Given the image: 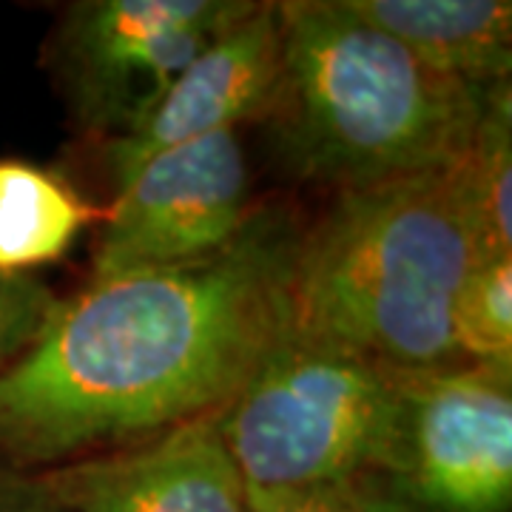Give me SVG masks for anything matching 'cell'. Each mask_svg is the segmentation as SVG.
Returning <instances> with one entry per match:
<instances>
[{
	"label": "cell",
	"instance_id": "cell-5",
	"mask_svg": "<svg viewBox=\"0 0 512 512\" xmlns=\"http://www.w3.org/2000/svg\"><path fill=\"white\" fill-rule=\"evenodd\" d=\"M256 0H77L49 40V66L74 123L117 140L146 120L168 83L248 15Z\"/></svg>",
	"mask_w": 512,
	"mask_h": 512
},
{
	"label": "cell",
	"instance_id": "cell-8",
	"mask_svg": "<svg viewBox=\"0 0 512 512\" xmlns=\"http://www.w3.org/2000/svg\"><path fill=\"white\" fill-rule=\"evenodd\" d=\"M282 77L279 3H254L248 15L222 29L168 89L146 120L126 137L109 140L106 168L114 188L168 148L237 131L268 117Z\"/></svg>",
	"mask_w": 512,
	"mask_h": 512
},
{
	"label": "cell",
	"instance_id": "cell-12",
	"mask_svg": "<svg viewBox=\"0 0 512 512\" xmlns=\"http://www.w3.org/2000/svg\"><path fill=\"white\" fill-rule=\"evenodd\" d=\"M461 188L484 256H512V92L510 80L487 89L473 143L458 163Z\"/></svg>",
	"mask_w": 512,
	"mask_h": 512
},
{
	"label": "cell",
	"instance_id": "cell-4",
	"mask_svg": "<svg viewBox=\"0 0 512 512\" xmlns=\"http://www.w3.org/2000/svg\"><path fill=\"white\" fill-rule=\"evenodd\" d=\"M217 424L251 512L311 501L407 510L396 495L404 453L399 370L282 336Z\"/></svg>",
	"mask_w": 512,
	"mask_h": 512
},
{
	"label": "cell",
	"instance_id": "cell-13",
	"mask_svg": "<svg viewBox=\"0 0 512 512\" xmlns=\"http://www.w3.org/2000/svg\"><path fill=\"white\" fill-rule=\"evenodd\" d=\"M453 336L464 365L512 373V256L481 259L458 293Z\"/></svg>",
	"mask_w": 512,
	"mask_h": 512
},
{
	"label": "cell",
	"instance_id": "cell-1",
	"mask_svg": "<svg viewBox=\"0 0 512 512\" xmlns=\"http://www.w3.org/2000/svg\"><path fill=\"white\" fill-rule=\"evenodd\" d=\"M302 228L259 205L217 254L60 299L0 370V461L52 470L220 413L285 336Z\"/></svg>",
	"mask_w": 512,
	"mask_h": 512
},
{
	"label": "cell",
	"instance_id": "cell-15",
	"mask_svg": "<svg viewBox=\"0 0 512 512\" xmlns=\"http://www.w3.org/2000/svg\"><path fill=\"white\" fill-rule=\"evenodd\" d=\"M0 512H66L43 473L0 461Z\"/></svg>",
	"mask_w": 512,
	"mask_h": 512
},
{
	"label": "cell",
	"instance_id": "cell-10",
	"mask_svg": "<svg viewBox=\"0 0 512 512\" xmlns=\"http://www.w3.org/2000/svg\"><path fill=\"white\" fill-rule=\"evenodd\" d=\"M430 72L473 86L510 80V0H339Z\"/></svg>",
	"mask_w": 512,
	"mask_h": 512
},
{
	"label": "cell",
	"instance_id": "cell-9",
	"mask_svg": "<svg viewBox=\"0 0 512 512\" xmlns=\"http://www.w3.org/2000/svg\"><path fill=\"white\" fill-rule=\"evenodd\" d=\"M43 478L66 512H251L217 413Z\"/></svg>",
	"mask_w": 512,
	"mask_h": 512
},
{
	"label": "cell",
	"instance_id": "cell-11",
	"mask_svg": "<svg viewBox=\"0 0 512 512\" xmlns=\"http://www.w3.org/2000/svg\"><path fill=\"white\" fill-rule=\"evenodd\" d=\"M92 208L55 171L0 160V271L26 274L72 248Z\"/></svg>",
	"mask_w": 512,
	"mask_h": 512
},
{
	"label": "cell",
	"instance_id": "cell-14",
	"mask_svg": "<svg viewBox=\"0 0 512 512\" xmlns=\"http://www.w3.org/2000/svg\"><path fill=\"white\" fill-rule=\"evenodd\" d=\"M57 302L55 293L35 276L0 271V370L32 348Z\"/></svg>",
	"mask_w": 512,
	"mask_h": 512
},
{
	"label": "cell",
	"instance_id": "cell-3",
	"mask_svg": "<svg viewBox=\"0 0 512 512\" xmlns=\"http://www.w3.org/2000/svg\"><path fill=\"white\" fill-rule=\"evenodd\" d=\"M265 123L282 168L333 191L444 171L473 143L487 89L430 72L339 0H285Z\"/></svg>",
	"mask_w": 512,
	"mask_h": 512
},
{
	"label": "cell",
	"instance_id": "cell-2",
	"mask_svg": "<svg viewBox=\"0 0 512 512\" xmlns=\"http://www.w3.org/2000/svg\"><path fill=\"white\" fill-rule=\"evenodd\" d=\"M481 259L458 163L336 191L296 242L285 336L350 350L399 373L464 367L453 313Z\"/></svg>",
	"mask_w": 512,
	"mask_h": 512
},
{
	"label": "cell",
	"instance_id": "cell-7",
	"mask_svg": "<svg viewBox=\"0 0 512 512\" xmlns=\"http://www.w3.org/2000/svg\"><path fill=\"white\" fill-rule=\"evenodd\" d=\"M510 376L478 365L404 373L402 507L510 512Z\"/></svg>",
	"mask_w": 512,
	"mask_h": 512
},
{
	"label": "cell",
	"instance_id": "cell-16",
	"mask_svg": "<svg viewBox=\"0 0 512 512\" xmlns=\"http://www.w3.org/2000/svg\"><path fill=\"white\" fill-rule=\"evenodd\" d=\"M271 512H407L393 507H376V504H356V501H311V504H291Z\"/></svg>",
	"mask_w": 512,
	"mask_h": 512
},
{
	"label": "cell",
	"instance_id": "cell-6",
	"mask_svg": "<svg viewBox=\"0 0 512 512\" xmlns=\"http://www.w3.org/2000/svg\"><path fill=\"white\" fill-rule=\"evenodd\" d=\"M254 211L237 131L168 148L117 188L92 256V279L185 265L217 254Z\"/></svg>",
	"mask_w": 512,
	"mask_h": 512
}]
</instances>
